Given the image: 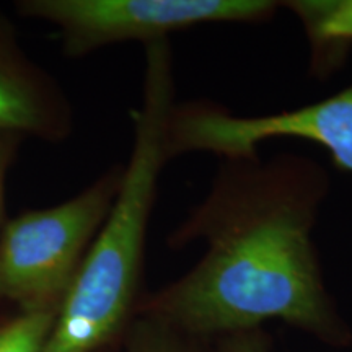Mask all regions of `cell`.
<instances>
[{"mask_svg":"<svg viewBox=\"0 0 352 352\" xmlns=\"http://www.w3.org/2000/svg\"><path fill=\"white\" fill-rule=\"evenodd\" d=\"M272 0H19L15 10L51 25L63 52L83 57L127 41L151 44L201 25L264 23Z\"/></svg>","mask_w":352,"mask_h":352,"instance_id":"cell-4","label":"cell"},{"mask_svg":"<svg viewBox=\"0 0 352 352\" xmlns=\"http://www.w3.org/2000/svg\"><path fill=\"white\" fill-rule=\"evenodd\" d=\"M215 352H272L274 340L266 328L232 333L214 341Z\"/></svg>","mask_w":352,"mask_h":352,"instance_id":"cell-10","label":"cell"},{"mask_svg":"<svg viewBox=\"0 0 352 352\" xmlns=\"http://www.w3.org/2000/svg\"><path fill=\"white\" fill-rule=\"evenodd\" d=\"M280 7L296 16L308 43V70L331 78L352 51V0H289Z\"/></svg>","mask_w":352,"mask_h":352,"instance_id":"cell-7","label":"cell"},{"mask_svg":"<svg viewBox=\"0 0 352 352\" xmlns=\"http://www.w3.org/2000/svg\"><path fill=\"white\" fill-rule=\"evenodd\" d=\"M124 334V352H209L210 347V342L147 315H135Z\"/></svg>","mask_w":352,"mask_h":352,"instance_id":"cell-8","label":"cell"},{"mask_svg":"<svg viewBox=\"0 0 352 352\" xmlns=\"http://www.w3.org/2000/svg\"><path fill=\"white\" fill-rule=\"evenodd\" d=\"M59 310L21 311L0 327V352H44Z\"/></svg>","mask_w":352,"mask_h":352,"instance_id":"cell-9","label":"cell"},{"mask_svg":"<svg viewBox=\"0 0 352 352\" xmlns=\"http://www.w3.org/2000/svg\"><path fill=\"white\" fill-rule=\"evenodd\" d=\"M329 191L327 168L298 153L222 160L208 195L166 239L173 250L199 241L204 253L140 298L135 315L210 344L280 321L349 349L352 327L328 289L314 236Z\"/></svg>","mask_w":352,"mask_h":352,"instance_id":"cell-1","label":"cell"},{"mask_svg":"<svg viewBox=\"0 0 352 352\" xmlns=\"http://www.w3.org/2000/svg\"><path fill=\"white\" fill-rule=\"evenodd\" d=\"M170 39L144 46L142 95L132 109V148L113 208L59 308L44 352H95L138 314L158 182L170 158L166 122L176 103Z\"/></svg>","mask_w":352,"mask_h":352,"instance_id":"cell-2","label":"cell"},{"mask_svg":"<svg viewBox=\"0 0 352 352\" xmlns=\"http://www.w3.org/2000/svg\"><path fill=\"white\" fill-rule=\"evenodd\" d=\"M20 135L8 134V132H0V233L7 223L6 217V186L8 170L13 164V158L16 155L21 144Z\"/></svg>","mask_w":352,"mask_h":352,"instance_id":"cell-11","label":"cell"},{"mask_svg":"<svg viewBox=\"0 0 352 352\" xmlns=\"http://www.w3.org/2000/svg\"><path fill=\"white\" fill-rule=\"evenodd\" d=\"M114 165L83 191L8 219L0 233V300L21 311L59 310L120 191Z\"/></svg>","mask_w":352,"mask_h":352,"instance_id":"cell-3","label":"cell"},{"mask_svg":"<svg viewBox=\"0 0 352 352\" xmlns=\"http://www.w3.org/2000/svg\"><path fill=\"white\" fill-rule=\"evenodd\" d=\"M276 139L320 145L336 168L352 173V83L305 107L248 116L209 100L176 101L165 145L170 162L188 153H212L227 160L258 155L264 142Z\"/></svg>","mask_w":352,"mask_h":352,"instance_id":"cell-5","label":"cell"},{"mask_svg":"<svg viewBox=\"0 0 352 352\" xmlns=\"http://www.w3.org/2000/svg\"><path fill=\"white\" fill-rule=\"evenodd\" d=\"M72 127L64 90L28 56L13 21L0 10V132L63 142Z\"/></svg>","mask_w":352,"mask_h":352,"instance_id":"cell-6","label":"cell"}]
</instances>
